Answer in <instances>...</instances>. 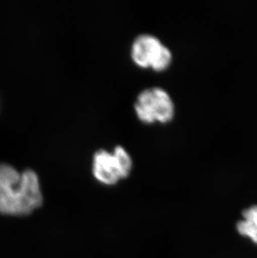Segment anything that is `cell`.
<instances>
[{"label": "cell", "instance_id": "7a4b0ae2", "mask_svg": "<svg viewBox=\"0 0 257 258\" xmlns=\"http://www.w3.org/2000/svg\"><path fill=\"white\" fill-rule=\"evenodd\" d=\"M136 116L146 124H167L174 119L175 104L170 94L163 88L151 87L142 90L135 103Z\"/></svg>", "mask_w": 257, "mask_h": 258}, {"label": "cell", "instance_id": "3957f363", "mask_svg": "<svg viewBox=\"0 0 257 258\" xmlns=\"http://www.w3.org/2000/svg\"><path fill=\"white\" fill-rule=\"evenodd\" d=\"M131 59L142 69H151L156 72L166 71L172 62L170 49L152 34L136 37L131 49Z\"/></svg>", "mask_w": 257, "mask_h": 258}, {"label": "cell", "instance_id": "8992f818", "mask_svg": "<svg viewBox=\"0 0 257 258\" xmlns=\"http://www.w3.org/2000/svg\"><path fill=\"white\" fill-rule=\"evenodd\" d=\"M114 158L116 159L117 163L119 165V170L121 172L123 180L126 179L131 170L133 168V161L128 151L121 146H117L112 151Z\"/></svg>", "mask_w": 257, "mask_h": 258}, {"label": "cell", "instance_id": "5b68a950", "mask_svg": "<svg viewBox=\"0 0 257 258\" xmlns=\"http://www.w3.org/2000/svg\"><path fill=\"white\" fill-rule=\"evenodd\" d=\"M236 227L240 235L246 236L257 244V206L244 211L243 219L238 222Z\"/></svg>", "mask_w": 257, "mask_h": 258}, {"label": "cell", "instance_id": "6da1fadb", "mask_svg": "<svg viewBox=\"0 0 257 258\" xmlns=\"http://www.w3.org/2000/svg\"><path fill=\"white\" fill-rule=\"evenodd\" d=\"M43 203L36 173H20L6 164H0V213L12 216L29 215Z\"/></svg>", "mask_w": 257, "mask_h": 258}, {"label": "cell", "instance_id": "277c9868", "mask_svg": "<svg viewBox=\"0 0 257 258\" xmlns=\"http://www.w3.org/2000/svg\"><path fill=\"white\" fill-rule=\"evenodd\" d=\"M92 173L97 181L104 185H114L123 180L116 159L104 149L95 151L92 159Z\"/></svg>", "mask_w": 257, "mask_h": 258}]
</instances>
